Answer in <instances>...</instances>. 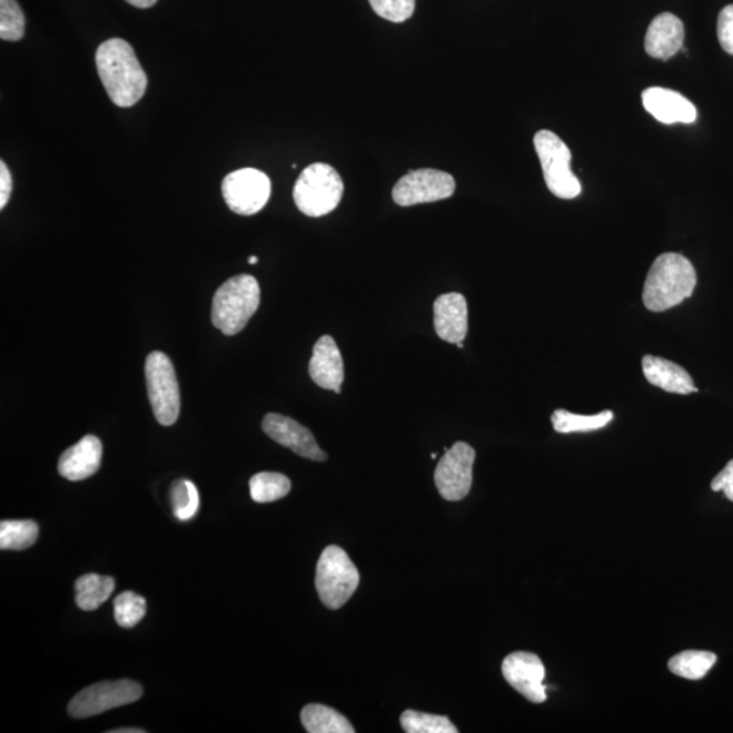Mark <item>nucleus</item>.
<instances>
[{
	"label": "nucleus",
	"mask_w": 733,
	"mask_h": 733,
	"mask_svg": "<svg viewBox=\"0 0 733 733\" xmlns=\"http://www.w3.org/2000/svg\"><path fill=\"white\" fill-rule=\"evenodd\" d=\"M96 66L105 90L117 107L131 108L143 98L147 76L126 40L102 42L96 52Z\"/></svg>",
	"instance_id": "obj_1"
},
{
	"label": "nucleus",
	"mask_w": 733,
	"mask_h": 733,
	"mask_svg": "<svg viewBox=\"0 0 733 733\" xmlns=\"http://www.w3.org/2000/svg\"><path fill=\"white\" fill-rule=\"evenodd\" d=\"M697 286L693 264L677 252H664L652 264L646 276L643 300L646 309L662 313L692 297Z\"/></svg>",
	"instance_id": "obj_2"
},
{
	"label": "nucleus",
	"mask_w": 733,
	"mask_h": 733,
	"mask_svg": "<svg viewBox=\"0 0 733 733\" xmlns=\"http://www.w3.org/2000/svg\"><path fill=\"white\" fill-rule=\"evenodd\" d=\"M261 291L256 277L238 275L218 288L212 300L215 328L226 336H236L246 328L260 306Z\"/></svg>",
	"instance_id": "obj_3"
},
{
	"label": "nucleus",
	"mask_w": 733,
	"mask_h": 733,
	"mask_svg": "<svg viewBox=\"0 0 733 733\" xmlns=\"http://www.w3.org/2000/svg\"><path fill=\"white\" fill-rule=\"evenodd\" d=\"M293 195L301 214L311 218L325 217L340 205L343 178L330 165L313 164L300 172Z\"/></svg>",
	"instance_id": "obj_4"
},
{
	"label": "nucleus",
	"mask_w": 733,
	"mask_h": 733,
	"mask_svg": "<svg viewBox=\"0 0 733 733\" xmlns=\"http://www.w3.org/2000/svg\"><path fill=\"white\" fill-rule=\"evenodd\" d=\"M360 576L353 559L340 546H328L318 559L316 588L319 600L331 610L341 608L355 594Z\"/></svg>",
	"instance_id": "obj_5"
},
{
	"label": "nucleus",
	"mask_w": 733,
	"mask_h": 733,
	"mask_svg": "<svg viewBox=\"0 0 733 733\" xmlns=\"http://www.w3.org/2000/svg\"><path fill=\"white\" fill-rule=\"evenodd\" d=\"M534 147L551 192L564 200H572L581 195L582 185L571 170L572 153L568 146L556 133L542 129L535 133Z\"/></svg>",
	"instance_id": "obj_6"
},
{
	"label": "nucleus",
	"mask_w": 733,
	"mask_h": 733,
	"mask_svg": "<svg viewBox=\"0 0 733 733\" xmlns=\"http://www.w3.org/2000/svg\"><path fill=\"white\" fill-rule=\"evenodd\" d=\"M146 384L153 416L165 427L180 416L181 396L175 366L164 353H151L146 360Z\"/></svg>",
	"instance_id": "obj_7"
},
{
	"label": "nucleus",
	"mask_w": 733,
	"mask_h": 733,
	"mask_svg": "<svg viewBox=\"0 0 733 733\" xmlns=\"http://www.w3.org/2000/svg\"><path fill=\"white\" fill-rule=\"evenodd\" d=\"M139 683L128 680L96 683L79 692L69 704L73 719H88L115 707L133 704L141 699Z\"/></svg>",
	"instance_id": "obj_8"
},
{
	"label": "nucleus",
	"mask_w": 733,
	"mask_h": 733,
	"mask_svg": "<svg viewBox=\"0 0 733 733\" xmlns=\"http://www.w3.org/2000/svg\"><path fill=\"white\" fill-rule=\"evenodd\" d=\"M270 188L269 177L251 168L232 171L221 182L226 205L232 212L245 217L260 212L267 206Z\"/></svg>",
	"instance_id": "obj_9"
},
{
	"label": "nucleus",
	"mask_w": 733,
	"mask_h": 733,
	"mask_svg": "<svg viewBox=\"0 0 733 733\" xmlns=\"http://www.w3.org/2000/svg\"><path fill=\"white\" fill-rule=\"evenodd\" d=\"M476 452L467 443L458 442L443 455L435 470V484L440 496L459 502L469 495Z\"/></svg>",
	"instance_id": "obj_10"
},
{
	"label": "nucleus",
	"mask_w": 733,
	"mask_h": 733,
	"mask_svg": "<svg viewBox=\"0 0 733 733\" xmlns=\"http://www.w3.org/2000/svg\"><path fill=\"white\" fill-rule=\"evenodd\" d=\"M455 192V180L446 171L420 169L409 171L393 189V200L402 207L448 199Z\"/></svg>",
	"instance_id": "obj_11"
},
{
	"label": "nucleus",
	"mask_w": 733,
	"mask_h": 733,
	"mask_svg": "<svg viewBox=\"0 0 733 733\" xmlns=\"http://www.w3.org/2000/svg\"><path fill=\"white\" fill-rule=\"evenodd\" d=\"M503 675L523 697L542 704L547 699L545 680V665L541 658L529 652H514L504 658Z\"/></svg>",
	"instance_id": "obj_12"
},
{
	"label": "nucleus",
	"mask_w": 733,
	"mask_h": 733,
	"mask_svg": "<svg viewBox=\"0 0 733 733\" xmlns=\"http://www.w3.org/2000/svg\"><path fill=\"white\" fill-rule=\"evenodd\" d=\"M263 430L270 439L279 443L283 447L293 449L301 458L317 462L328 459V455L319 448L310 429L295 422L291 417L279 415V413H268L264 417Z\"/></svg>",
	"instance_id": "obj_13"
},
{
	"label": "nucleus",
	"mask_w": 733,
	"mask_h": 733,
	"mask_svg": "<svg viewBox=\"0 0 733 733\" xmlns=\"http://www.w3.org/2000/svg\"><path fill=\"white\" fill-rule=\"evenodd\" d=\"M643 105L646 112L651 113L663 125H692L697 120V109L681 92L664 89L650 88L643 91Z\"/></svg>",
	"instance_id": "obj_14"
},
{
	"label": "nucleus",
	"mask_w": 733,
	"mask_h": 733,
	"mask_svg": "<svg viewBox=\"0 0 733 733\" xmlns=\"http://www.w3.org/2000/svg\"><path fill=\"white\" fill-rule=\"evenodd\" d=\"M309 374L314 384L323 389L341 393L344 361L340 349L331 336H323L314 345Z\"/></svg>",
	"instance_id": "obj_15"
},
{
	"label": "nucleus",
	"mask_w": 733,
	"mask_h": 733,
	"mask_svg": "<svg viewBox=\"0 0 733 733\" xmlns=\"http://www.w3.org/2000/svg\"><path fill=\"white\" fill-rule=\"evenodd\" d=\"M434 325L436 335L443 341L464 343L469 324H467V301L458 293L445 294L435 300Z\"/></svg>",
	"instance_id": "obj_16"
},
{
	"label": "nucleus",
	"mask_w": 733,
	"mask_h": 733,
	"mask_svg": "<svg viewBox=\"0 0 733 733\" xmlns=\"http://www.w3.org/2000/svg\"><path fill=\"white\" fill-rule=\"evenodd\" d=\"M101 460V440L95 435H88L61 454L58 470L61 477L70 482H82L95 476L100 469Z\"/></svg>",
	"instance_id": "obj_17"
},
{
	"label": "nucleus",
	"mask_w": 733,
	"mask_h": 733,
	"mask_svg": "<svg viewBox=\"0 0 733 733\" xmlns=\"http://www.w3.org/2000/svg\"><path fill=\"white\" fill-rule=\"evenodd\" d=\"M685 41L683 22L671 12L658 14L645 36V51L653 59L668 60L681 51Z\"/></svg>",
	"instance_id": "obj_18"
},
{
	"label": "nucleus",
	"mask_w": 733,
	"mask_h": 733,
	"mask_svg": "<svg viewBox=\"0 0 733 733\" xmlns=\"http://www.w3.org/2000/svg\"><path fill=\"white\" fill-rule=\"evenodd\" d=\"M643 373L651 385L664 392L686 394L697 392L694 382L685 368L662 357L646 355L643 357Z\"/></svg>",
	"instance_id": "obj_19"
},
{
	"label": "nucleus",
	"mask_w": 733,
	"mask_h": 733,
	"mask_svg": "<svg viewBox=\"0 0 733 733\" xmlns=\"http://www.w3.org/2000/svg\"><path fill=\"white\" fill-rule=\"evenodd\" d=\"M301 724L310 733H354V725L329 706L310 704L300 713Z\"/></svg>",
	"instance_id": "obj_20"
},
{
	"label": "nucleus",
	"mask_w": 733,
	"mask_h": 733,
	"mask_svg": "<svg viewBox=\"0 0 733 733\" xmlns=\"http://www.w3.org/2000/svg\"><path fill=\"white\" fill-rule=\"evenodd\" d=\"M116 583L110 576L88 573L78 578L76 583V601L79 608L92 612L102 606L113 594Z\"/></svg>",
	"instance_id": "obj_21"
},
{
	"label": "nucleus",
	"mask_w": 733,
	"mask_h": 733,
	"mask_svg": "<svg viewBox=\"0 0 733 733\" xmlns=\"http://www.w3.org/2000/svg\"><path fill=\"white\" fill-rule=\"evenodd\" d=\"M717 656L707 651H685L670 658L671 673L690 681H700L716 664Z\"/></svg>",
	"instance_id": "obj_22"
},
{
	"label": "nucleus",
	"mask_w": 733,
	"mask_h": 733,
	"mask_svg": "<svg viewBox=\"0 0 733 733\" xmlns=\"http://www.w3.org/2000/svg\"><path fill=\"white\" fill-rule=\"evenodd\" d=\"M612 410H603L600 415L582 416L565 409H557L552 415L554 430L558 434L590 433L605 428L613 420Z\"/></svg>",
	"instance_id": "obj_23"
},
{
	"label": "nucleus",
	"mask_w": 733,
	"mask_h": 733,
	"mask_svg": "<svg viewBox=\"0 0 733 733\" xmlns=\"http://www.w3.org/2000/svg\"><path fill=\"white\" fill-rule=\"evenodd\" d=\"M250 496L256 503L280 501L291 492V482L280 473H258L250 478Z\"/></svg>",
	"instance_id": "obj_24"
},
{
	"label": "nucleus",
	"mask_w": 733,
	"mask_h": 733,
	"mask_svg": "<svg viewBox=\"0 0 733 733\" xmlns=\"http://www.w3.org/2000/svg\"><path fill=\"white\" fill-rule=\"evenodd\" d=\"M39 537V526L33 521H3L0 523V549L24 551Z\"/></svg>",
	"instance_id": "obj_25"
},
{
	"label": "nucleus",
	"mask_w": 733,
	"mask_h": 733,
	"mask_svg": "<svg viewBox=\"0 0 733 733\" xmlns=\"http://www.w3.org/2000/svg\"><path fill=\"white\" fill-rule=\"evenodd\" d=\"M170 502L172 514L178 521H190L200 507L199 491L189 479H177L171 485Z\"/></svg>",
	"instance_id": "obj_26"
},
{
	"label": "nucleus",
	"mask_w": 733,
	"mask_h": 733,
	"mask_svg": "<svg viewBox=\"0 0 733 733\" xmlns=\"http://www.w3.org/2000/svg\"><path fill=\"white\" fill-rule=\"evenodd\" d=\"M403 729L408 733H457L455 726L447 716H436V714L406 711L402 714Z\"/></svg>",
	"instance_id": "obj_27"
},
{
	"label": "nucleus",
	"mask_w": 733,
	"mask_h": 733,
	"mask_svg": "<svg viewBox=\"0 0 733 733\" xmlns=\"http://www.w3.org/2000/svg\"><path fill=\"white\" fill-rule=\"evenodd\" d=\"M147 613V603L143 596L126 591L115 600V620L126 630L137 626Z\"/></svg>",
	"instance_id": "obj_28"
},
{
	"label": "nucleus",
	"mask_w": 733,
	"mask_h": 733,
	"mask_svg": "<svg viewBox=\"0 0 733 733\" xmlns=\"http://www.w3.org/2000/svg\"><path fill=\"white\" fill-rule=\"evenodd\" d=\"M24 14L16 0H0V39L20 41L24 36Z\"/></svg>",
	"instance_id": "obj_29"
},
{
	"label": "nucleus",
	"mask_w": 733,
	"mask_h": 733,
	"mask_svg": "<svg viewBox=\"0 0 733 733\" xmlns=\"http://www.w3.org/2000/svg\"><path fill=\"white\" fill-rule=\"evenodd\" d=\"M368 2L377 16L394 23L408 21L416 9V0H368Z\"/></svg>",
	"instance_id": "obj_30"
},
{
	"label": "nucleus",
	"mask_w": 733,
	"mask_h": 733,
	"mask_svg": "<svg viewBox=\"0 0 733 733\" xmlns=\"http://www.w3.org/2000/svg\"><path fill=\"white\" fill-rule=\"evenodd\" d=\"M720 46L726 53L733 55V4L726 6L720 12L717 21Z\"/></svg>",
	"instance_id": "obj_31"
},
{
	"label": "nucleus",
	"mask_w": 733,
	"mask_h": 733,
	"mask_svg": "<svg viewBox=\"0 0 733 733\" xmlns=\"http://www.w3.org/2000/svg\"><path fill=\"white\" fill-rule=\"evenodd\" d=\"M712 489L723 492L725 497L733 502V459L713 478Z\"/></svg>",
	"instance_id": "obj_32"
},
{
	"label": "nucleus",
	"mask_w": 733,
	"mask_h": 733,
	"mask_svg": "<svg viewBox=\"0 0 733 733\" xmlns=\"http://www.w3.org/2000/svg\"><path fill=\"white\" fill-rule=\"evenodd\" d=\"M12 192V178L8 166L0 162V208L8 206Z\"/></svg>",
	"instance_id": "obj_33"
},
{
	"label": "nucleus",
	"mask_w": 733,
	"mask_h": 733,
	"mask_svg": "<svg viewBox=\"0 0 733 733\" xmlns=\"http://www.w3.org/2000/svg\"><path fill=\"white\" fill-rule=\"evenodd\" d=\"M126 2L138 9H150L158 2V0H126Z\"/></svg>",
	"instance_id": "obj_34"
},
{
	"label": "nucleus",
	"mask_w": 733,
	"mask_h": 733,
	"mask_svg": "<svg viewBox=\"0 0 733 733\" xmlns=\"http://www.w3.org/2000/svg\"><path fill=\"white\" fill-rule=\"evenodd\" d=\"M145 730H139V729H121V730H113L109 731V733H145Z\"/></svg>",
	"instance_id": "obj_35"
},
{
	"label": "nucleus",
	"mask_w": 733,
	"mask_h": 733,
	"mask_svg": "<svg viewBox=\"0 0 733 733\" xmlns=\"http://www.w3.org/2000/svg\"><path fill=\"white\" fill-rule=\"evenodd\" d=\"M248 263L251 264V265H252V264H257V263H258V258H257L256 256H251V257H249Z\"/></svg>",
	"instance_id": "obj_36"
},
{
	"label": "nucleus",
	"mask_w": 733,
	"mask_h": 733,
	"mask_svg": "<svg viewBox=\"0 0 733 733\" xmlns=\"http://www.w3.org/2000/svg\"><path fill=\"white\" fill-rule=\"evenodd\" d=\"M457 347H458L459 349L464 348V343H458V344H457Z\"/></svg>",
	"instance_id": "obj_37"
}]
</instances>
